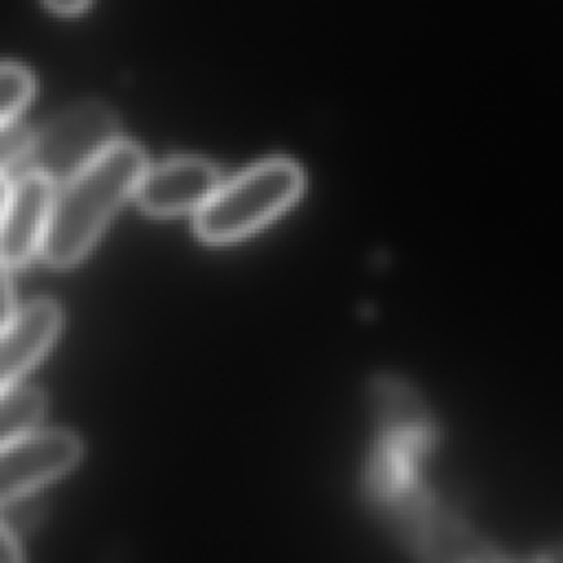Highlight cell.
<instances>
[{
	"mask_svg": "<svg viewBox=\"0 0 563 563\" xmlns=\"http://www.w3.org/2000/svg\"><path fill=\"white\" fill-rule=\"evenodd\" d=\"M33 147V132H29L18 121L2 123V176H9L15 165L29 163Z\"/></svg>",
	"mask_w": 563,
	"mask_h": 563,
	"instance_id": "obj_10",
	"label": "cell"
},
{
	"mask_svg": "<svg viewBox=\"0 0 563 563\" xmlns=\"http://www.w3.org/2000/svg\"><path fill=\"white\" fill-rule=\"evenodd\" d=\"M0 563H24L22 548L18 543V537L11 532L9 523H2V556Z\"/></svg>",
	"mask_w": 563,
	"mask_h": 563,
	"instance_id": "obj_11",
	"label": "cell"
},
{
	"mask_svg": "<svg viewBox=\"0 0 563 563\" xmlns=\"http://www.w3.org/2000/svg\"><path fill=\"white\" fill-rule=\"evenodd\" d=\"M301 189L303 174L292 161H264L222 183L213 198L196 213V231L211 244L240 240L290 207Z\"/></svg>",
	"mask_w": 563,
	"mask_h": 563,
	"instance_id": "obj_2",
	"label": "cell"
},
{
	"mask_svg": "<svg viewBox=\"0 0 563 563\" xmlns=\"http://www.w3.org/2000/svg\"><path fill=\"white\" fill-rule=\"evenodd\" d=\"M13 303H11V279H9V271H4L2 275V325L9 323L13 319Z\"/></svg>",
	"mask_w": 563,
	"mask_h": 563,
	"instance_id": "obj_12",
	"label": "cell"
},
{
	"mask_svg": "<svg viewBox=\"0 0 563 563\" xmlns=\"http://www.w3.org/2000/svg\"><path fill=\"white\" fill-rule=\"evenodd\" d=\"M44 396L37 389L13 385L2 391V413H0V440L2 446L24 440L35 433L44 416Z\"/></svg>",
	"mask_w": 563,
	"mask_h": 563,
	"instance_id": "obj_8",
	"label": "cell"
},
{
	"mask_svg": "<svg viewBox=\"0 0 563 563\" xmlns=\"http://www.w3.org/2000/svg\"><path fill=\"white\" fill-rule=\"evenodd\" d=\"M147 161L136 143L119 141L55 194L42 255L53 266L79 262L114 211L136 194Z\"/></svg>",
	"mask_w": 563,
	"mask_h": 563,
	"instance_id": "obj_1",
	"label": "cell"
},
{
	"mask_svg": "<svg viewBox=\"0 0 563 563\" xmlns=\"http://www.w3.org/2000/svg\"><path fill=\"white\" fill-rule=\"evenodd\" d=\"M53 11L57 13H77L81 11L90 0H44Z\"/></svg>",
	"mask_w": 563,
	"mask_h": 563,
	"instance_id": "obj_13",
	"label": "cell"
},
{
	"mask_svg": "<svg viewBox=\"0 0 563 563\" xmlns=\"http://www.w3.org/2000/svg\"><path fill=\"white\" fill-rule=\"evenodd\" d=\"M220 187V172L209 161L183 156L147 167L134 196L150 216L198 213Z\"/></svg>",
	"mask_w": 563,
	"mask_h": 563,
	"instance_id": "obj_6",
	"label": "cell"
},
{
	"mask_svg": "<svg viewBox=\"0 0 563 563\" xmlns=\"http://www.w3.org/2000/svg\"><path fill=\"white\" fill-rule=\"evenodd\" d=\"M117 130V117L99 101L59 112L33 134L29 172L46 176L53 185H64L121 141Z\"/></svg>",
	"mask_w": 563,
	"mask_h": 563,
	"instance_id": "obj_3",
	"label": "cell"
},
{
	"mask_svg": "<svg viewBox=\"0 0 563 563\" xmlns=\"http://www.w3.org/2000/svg\"><path fill=\"white\" fill-rule=\"evenodd\" d=\"M541 563H563V543L556 545L554 550H550Z\"/></svg>",
	"mask_w": 563,
	"mask_h": 563,
	"instance_id": "obj_14",
	"label": "cell"
},
{
	"mask_svg": "<svg viewBox=\"0 0 563 563\" xmlns=\"http://www.w3.org/2000/svg\"><path fill=\"white\" fill-rule=\"evenodd\" d=\"M0 92H2L0 117H2V123H9L15 119V114L22 110V106L29 101L33 92L31 73L20 64L4 62L0 70Z\"/></svg>",
	"mask_w": 563,
	"mask_h": 563,
	"instance_id": "obj_9",
	"label": "cell"
},
{
	"mask_svg": "<svg viewBox=\"0 0 563 563\" xmlns=\"http://www.w3.org/2000/svg\"><path fill=\"white\" fill-rule=\"evenodd\" d=\"M55 185L37 174L24 172L11 183L2 176V262L7 268L22 266L44 249Z\"/></svg>",
	"mask_w": 563,
	"mask_h": 563,
	"instance_id": "obj_4",
	"label": "cell"
},
{
	"mask_svg": "<svg viewBox=\"0 0 563 563\" xmlns=\"http://www.w3.org/2000/svg\"><path fill=\"white\" fill-rule=\"evenodd\" d=\"M59 325L62 310L55 301L40 299L15 310L13 319L2 325V391L18 385V380L40 361L55 341Z\"/></svg>",
	"mask_w": 563,
	"mask_h": 563,
	"instance_id": "obj_7",
	"label": "cell"
},
{
	"mask_svg": "<svg viewBox=\"0 0 563 563\" xmlns=\"http://www.w3.org/2000/svg\"><path fill=\"white\" fill-rule=\"evenodd\" d=\"M81 444L66 431H42L2 446V501L24 497L77 464Z\"/></svg>",
	"mask_w": 563,
	"mask_h": 563,
	"instance_id": "obj_5",
	"label": "cell"
}]
</instances>
